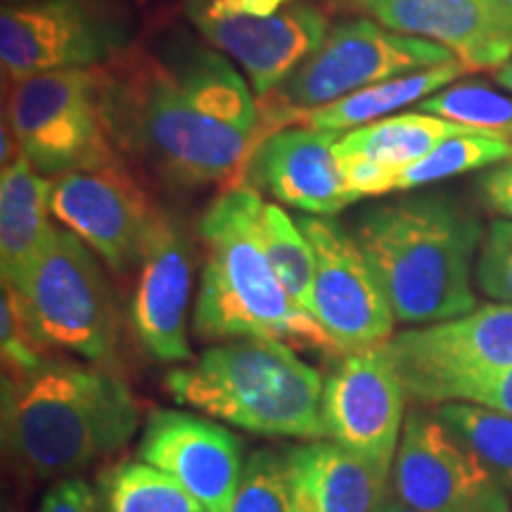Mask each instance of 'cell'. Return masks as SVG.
I'll list each match as a JSON object with an SVG mask.
<instances>
[{
	"instance_id": "obj_1",
	"label": "cell",
	"mask_w": 512,
	"mask_h": 512,
	"mask_svg": "<svg viewBox=\"0 0 512 512\" xmlns=\"http://www.w3.org/2000/svg\"><path fill=\"white\" fill-rule=\"evenodd\" d=\"M252 83L221 50L178 36L100 67V112L114 150L178 190L245 185L259 136Z\"/></svg>"
},
{
	"instance_id": "obj_2",
	"label": "cell",
	"mask_w": 512,
	"mask_h": 512,
	"mask_svg": "<svg viewBox=\"0 0 512 512\" xmlns=\"http://www.w3.org/2000/svg\"><path fill=\"white\" fill-rule=\"evenodd\" d=\"M140 411L121 373L53 356L34 373L3 375V451L22 477L60 482L136 437Z\"/></svg>"
},
{
	"instance_id": "obj_3",
	"label": "cell",
	"mask_w": 512,
	"mask_h": 512,
	"mask_svg": "<svg viewBox=\"0 0 512 512\" xmlns=\"http://www.w3.org/2000/svg\"><path fill=\"white\" fill-rule=\"evenodd\" d=\"M396 323L432 325L477 309L475 256L482 223L441 192L370 204L351 228Z\"/></svg>"
},
{
	"instance_id": "obj_4",
	"label": "cell",
	"mask_w": 512,
	"mask_h": 512,
	"mask_svg": "<svg viewBox=\"0 0 512 512\" xmlns=\"http://www.w3.org/2000/svg\"><path fill=\"white\" fill-rule=\"evenodd\" d=\"M261 192L240 185L226 190L200 219L204 266L192 330L204 342L278 339L292 347L339 356L328 332L292 302L261 245Z\"/></svg>"
},
{
	"instance_id": "obj_5",
	"label": "cell",
	"mask_w": 512,
	"mask_h": 512,
	"mask_svg": "<svg viewBox=\"0 0 512 512\" xmlns=\"http://www.w3.org/2000/svg\"><path fill=\"white\" fill-rule=\"evenodd\" d=\"M166 392L207 418L264 437L325 439L323 375L278 339H228L166 375Z\"/></svg>"
},
{
	"instance_id": "obj_6",
	"label": "cell",
	"mask_w": 512,
	"mask_h": 512,
	"mask_svg": "<svg viewBox=\"0 0 512 512\" xmlns=\"http://www.w3.org/2000/svg\"><path fill=\"white\" fill-rule=\"evenodd\" d=\"M458 62L446 48L422 38L403 36L375 19H347L330 27L323 43L294 69L283 86L259 105V136L292 126L302 114L339 98L396 79Z\"/></svg>"
},
{
	"instance_id": "obj_7",
	"label": "cell",
	"mask_w": 512,
	"mask_h": 512,
	"mask_svg": "<svg viewBox=\"0 0 512 512\" xmlns=\"http://www.w3.org/2000/svg\"><path fill=\"white\" fill-rule=\"evenodd\" d=\"M100 264L72 230L55 226L36 266L15 290L38 339L53 354H72L121 373L117 299Z\"/></svg>"
},
{
	"instance_id": "obj_8",
	"label": "cell",
	"mask_w": 512,
	"mask_h": 512,
	"mask_svg": "<svg viewBox=\"0 0 512 512\" xmlns=\"http://www.w3.org/2000/svg\"><path fill=\"white\" fill-rule=\"evenodd\" d=\"M5 91V126L38 174L55 178L121 162L100 112V67L24 76Z\"/></svg>"
},
{
	"instance_id": "obj_9",
	"label": "cell",
	"mask_w": 512,
	"mask_h": 512,
	"mask_svg": "<svg viewBox=\"0 0 512 512\" xmlns=\"http://www.w3.org/2000/svg\"><path fill=\"white\" fill-rule=\"evenodd\" d=\"M387 351L406 394L425 406L467 403L512 366V306L484 304L465 316L394 335Z\"/></svg>"
},
{
	"instance_id": "obj_10",
	"label": "cell",
	"mask_w": 512,
	"mask_h": 512,
	"mask_svg": "<svg viewBox=\"0 0 512 512\" xmlns=\"http://www.w3.org/2000/svg\"><path fill=\"white\" fill-rule=\"evenodd\" d=\"M131 46V15L119 0H31L0 12L5 86L43 72L102 67Z\"/></svg>"
},
{
	"instance_id": "obj_11",
	"label": "cell",
	"mask_w": 512,
	"mask_h": 512,
	"mask_svg": "<svg viewBox=\"0 0 512 512\" xmlns=\"http://www.w3.org/2000/svg\"><path fill=\"white\" fill-rule=\"evenodd\" d=\"M323 377L325 439L335 441L370 467L384 489L406 425V387L396 373L387 342L344 351Z\"/></svg>"
},
{
	"instance_id": "obj_12",
	"label": "cell",
	"mask_w": 512,
	"mask_h": 512,
	"mask_svg": "<svg viewBox=\"0 0 512 512\" xmlns=\"http://www.w3.org/2000/svg\"><path fill=\"white\" fill-rule=\"evenodd\" d=\"M387 491L420 512H512L482 458L425 408L406 415Z\"/></svg>"
},
{
	"instance_id": "obj_13",
	"label": "cell",
	"mask_w": 512,
	"mask_h": 512,
	"mask_svg": "<svg viewBox=\"0 0 512 512\" xmlns=\"http://www.w3.org/2000/svg\"><path fill=\"white\" fill-rule=\"evenodd\" d=\"M313 254V318L342 351L394 337L396 316L354 233L328 216H299Z\"/></svg>"
},
{
	"instance_id": "obj_14",
	"label": "cell",
	"mask_w": 512,
	"mask_h": 512,
	"mask_svg": "<svg viewBox=\"0 0 512 512\" xmlns=\"http://www.w3.org/2000/svg\"><path fill=\"white\" fill-rule=\"evenodd\" d=\"M50 211L117 275L133 273L159 207L150 202L124 159L53 178Z\"/></svg>"
},
{
	"instance_id": "obj_15",
	"label": "cell",
	"mask_w": 512,
	"mask_h": 512,
	"mask_svg": "<svg viewBox=\"0 0 512 512\" xmlns=\"http://www.w3.org/2000/svg\"><path fill=\"white\" fill-rule=\"evenodd\" d=\"M183 10L204 41L247 74L252 91L266 98L328 36L325 12L309 3H290L275 15H242L214 0H183Z\"/></svg>"
},
{
	"instance_id": "obj_16",
	"label": "cell",
	"mask_w": 512,
	"mask_h": 512,
	"mask_svg": "<svg viewBox=\"0 0 512 512\" xmlns=\"http://www.w3.org/2000/svg\"><path fill=\"white\" fill-rule=\"evenodd\" d=\"M138 458L183 486L209 512H230L245 472L242 441L219 420L188 411H152Z\"/></svg>"
},
{
	"instance_id": "obj_17",
	"label": "cell",
	"mask_w": 512,
	"mask_h": 512,
	"mask_svg": "<svg viewBox=\"0 0 512 512\" xmlns=\"http://www.w3.org/2000/svg\"><path fill=\"white\" fill-rule=\"evenodd\" d=\"M190 238L174 216L159 209L147 235L131 299V328L138 344L159 363H188V306L192 290Z\"/></svg>"
},
{
	"instance_id": "obj_18",
	"label": "cell",
	"mask_w": 512,
	"mask_h": 512,
	"mask_svg": "<svg viewBox=\"0 0 512 512\" xmlns=\"http://www.w3.org/2000/svg\"><path fill=\"white\" fill-rule=\"evenodd\" d=\"M335 131L287 126L256 140L245 169V185L309 216L335 219L356 204L337 157Z\"/></svg>"
},
{
	"instance_id": "obj_19",
	"label": "cell",
	"mask_w": 512,
	"mask_h": 512,
	"mask_svg": "<svg viewBox=\"0 0 512 512\" xmlns=\"http://www.w3.org/2000/svg\"><path fill=\"white\" fill-rule=\"evenodd\" d=\"M361 12L403 36L446 48L465 72L512 60V17L496 0H354Z\"/></svg>"
},
{
	"instance_id": "obj_20",
	"label": "cell",
	"mask_w": 512,
	"mask_h": 512,
	"mask_svg": "<svg viewBox=\"0 0 512 512\" xmlns=\"http://www.w3.org/2000/svg\"><path fill=\"white\" fill-rule=\"evenodd\" d=\"M292 512H373L387 489L366 463L330 439L283 448Z\"/></svg>"
},
{
	"instance_id": "obj_21",
	"label": "cell",
	"mask_w": 512,
	"mask_h": 512,
	"mask_svg": "<svg viewBox=\"0 0 512 512\" xmlns=\"http://www.w3.org/2000/svg\"><path fill=\"white\" fill-rule=\"evenodd\" d=\"M50 190L46 178L19 152L0 171V271L3 283L19 287L36 266L55 226L50 223Z\"/></svg>"
},
{
	"instance_id": "obj_22",
	"label": "cell",
	"mask_w": 512,
	"mask_h": 512,
	"mask_svg": "<svg viewBox=\"0 0 512 512\" xmlns=\"http://www.w3.org/2000/svg\"><path fill=\"white\" fill-rule=\"evenodd\" d=\"M460 133L475 131L427 112L394 114L344 133L337 140V157L342 166L366 164L382 174L418 162L439 143Z\"/></svg>"
},
{
	"instance_id": "obj_23",
	"label": "cell",
	"mask_w": 512,
	"mask_h": 512,
	"mask_svg": "<svg viewBox=\"0 0 512 512\" xmlns=\"http://www.w3.org/2000/svg\"><path fill=\"white\" fill-rule=\"evenodd\" d=\"M463 64L448 62L441 67L425 69V72L403 74L396 79H387L373 86L361 88V91L339 98L330 105L311 110L294 121L292 126H306L313 131H335L339 136L361 128L384 117H394L392 112H399L403 107L413 105L430 98L448 83H453L463 74Z\"/></svg>"
},
{
	"instance_id": "obj_24",
	"label": "cell",
	"mask_w": 512,
	"mask_h": 512,
	"mask_svg": "<svg viewBox=\"0 0 512 512\" xmlns=\"http://www.w3.org/2000/svg\"><path fill=\"white\" fill-rule=\"evenodd\" d=\"M512 157V143L503 138L482 136V133H460L439 143L430 155L394 171H382L368 185L366 197H380L389 192L413 190L420 185H434L456 178L467 171L496 166Z\"/></svg>"
},
{
	"instance_id": "obj_25",
	"label": "cell",
	"mask_w": 512,
	"mask_h": 512,
	"mask_svg": "<svg viewBox=\"0 0 512 512\" xmlns=\"http://www.w3.org/2000/svg\"><path fill=\"white\" fill-rule=\"evenodd\" d=\"M100 512H209L181 484L143 460H124L98 477Z\"/></svg>"
},
{
	"instance_id": "obj_26",
	"label": "cell",
	"mask_w": 512,
	"mask_h": 512,
	"mask_svg": "<svg viewBox=\"0 0 512 512\" xmlns=\"http://www.w3.org/2000/svg\"><path fill=\"white\" fill-rule=\"evenodd\" d=\"M256 228L268 261L292 302L313 316V254L297 219H290L285 209L264 202Z\"/></svg>"
},
{
	"instance_id": "obj_27",
	"label": "cell",
	"mask_w": 512,
	"mask_h": 512,
	"mask_svg": "<svg viewBox=\"0 0 512 512\" xmlns=\"http://www.w3.org/2000/svg\"><path fill=\"white\" fill-rule=\"evenodd\" d=\"M437 415L482 458L512 503V415L475 403H444Z\"/></svg>"
},
{
	"instance_id": "obj_28",
	"label": "cell",
	"mask_w": 512,
	"mask_h": 512,
	"mask_svg": "<svg viewBox=\"0 0 512 512\" xmlns=\"http://www.w3.org/2000/svg\"><path fill=\"white\" fill-rule=\"evenodd\" d=\"M418 112L434 114L482 136L503 138L512 143V98L496 93L484 83L467 81L441 88L430 98L420 100Z\"/></svg>"
},
{
	"instance_id": "obj_29",
	"label": "cell",
	"mask_w": 512,
	"mask_h": 512,
	"mask_svg": "<svg viewBox=\"0 0 512 512\" xmlns=\"http://www.w3.org/2000/svg\"><path fill=\"white\" fill-rule=\"evenodd\" d=\"M0 351H3V375L8 377L34 373L55 356L38 339L22 297L10 283H3V294H0Z\"/></svg>"
},
{
	"instance_id": "obj_30",
	"label": "cell",
	"mask_w": 512,
	"mask_h": 512,
	"mask_svg": "<svg viewBox=\"0 0 512 512\" xmlns=\"http://www.w3.org/2000/svg\"><path fill=\"white\" fill-rule=\"evenodd\" d=\"M230 512H292L283 451L259 448L249 453Z\"/></svg>"
},
{
	"instance_id": "obj_31",
	"label": "cell",
	"mask_w": 512,
	"mask_h": 512,
	"mask_svg": "<svg viewBox=\"0 0 512 512\" xmlns=\"http://www.w3.org/2000/svg\"><path fill=\"white\" fill-rule=\"evenodd\" d=\"M475 285L496 304L512 306V219L486 228L475 264Z\"/></svg>"
},
{
	"instance_id": "obj_32",
	"label": "cell",
	"mask_w": 512,
	"mask_h": 512,
	"mask_svg": "<svg viewBox=\"0 0 512 512\" xmlns=\"http://www.w3.org/2000/svg\"><path fill=\"white\" fill-rule=\"evenodd\" d=\"M38 512H100L98 491L81 477L60 479L46 491Z\"/></svg>"
},
{
	"instance_id": "obj_33",
	"label": "cell",
	"mask_w": 512,
	"mask_h": 512,
	"mask_svg": "<svg viewBox=\"0 0 512 512\" xmlns=\"http://www.w3.org/2000/svg\"><path fill=\"white\" fill-rule=\"evenodd\" d=\"M479 195L501 219H512V157L479 178Z\"/></svg>"
},
{
	"instance_id": "obj_34",
	"label": "cell",
	"mask_w": 512,
	"mask_h": 512,
	"mask_svg": "<svg viewBox=\"0 0 512 512\" xmlns=\"http://www.w3.org/2000/svg\"><path fill=\"white\" fill-rule=\"evenodd\" d=\"M467 403L512 415V366L496 373L494 377H489L484 384H479L470 399H467Z\"/></svg>"
},
{
	"instance_id": "obj_35",
	"label": "cell",
	"mask_w": 512,
	"mask_h": 512,
	"mask_svg": "<svg viewBox=\"0 0 512 512\" xmlns=\"http://www.w3.org/2000/svg\"><path fill=\"white\" fill-rule=\"evenodd\" d=\"M373 512H420V510H415V508H411V505L401 503L399 498L392 494V491H384L380 501L375 503Z\"/></svg>"
},
{
	"instance_id": "obj_36",
	"label": "cell",
	"mask_w": 512,
	"mask_h": 512,
	"mask_svg": "<svg viewBox=\"0 0 512 512\" xmlns=\"http://www.w3.org/2000/svg\"><path fill=\"white\" fill-rule=\"evenodd\" d=\"M496 81L501 83L503 88H508V91H512V60L505 62L501 69H496Z\"/></svg>"
},
{
	"instance_id": "obj_37",
	"label": "cell",
	"mask_w": 512,
	"mask_h": 512,
	"mask_svg": "<svg viewBox=\"0 0 512 512\" xmlns=\"http://www.w3.org/2000/svg\"><path fill=\"white\" fill-rule=\"evenodd\" d=\"M496 3L501 5V8H503L505 12H508V15L512 17V0H496Z\"/></svg>"
},
{
	"instance_id": "obj_38",
	"label": "cell",
	"mask_w": 512,
	"mask_h": 512,
	"mask_svg": "<svg viewBox=\"0 0 512 512\" xmlns=\"http://www.w3.org/2000/svg\"><path fill=\"white\" fill-rule=\"evenodd\" d=\"M19 3H31V0H3V5H19Z\"/></svg>"
}]
</instances>
